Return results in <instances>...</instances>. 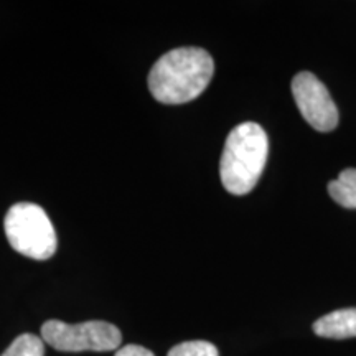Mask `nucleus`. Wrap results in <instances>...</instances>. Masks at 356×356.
Returning a JSON list of instances; mask_svg holds the SVG:
<instances>
[{
    "label": "nucleus",
    "instance_id": "obj_1",
    "mask_svg": "<svg viewBox=\"0 0 356 356\" xmlns=\"http://www.w3.org/2000/svg\"><path fill=\"white\" fill-rule=\"evenodd\" d=\"M215 63L203 48L184 47L160 56L149 73V89L162 104H185L210 84Z\"/></svg>",
    "mask_w": 356,
    "mask_h": 356
},
{
    "label": "nucleus",
    "instance_id": "obj_2",
    "mask_svg": "<svg viewBox=\"0 0 356 356\" xmlns=\"http://www.w3.org/2000/svg\"><path fill=\"white\" fill-rule=\"evenodd\" d=\"M269 139L259 124L243 122L229 132L225 142L220 177L221 184L231 195H248L264 172Z\"/></svg>",
    "mask_w": 356,
    "mask_h": 356
},
{
    "label": "nucleus",
    "instance_id": "obj_3",
    "mask_svg": "<svg viewBox=\"0 0 356 356\" xmlns=\"http://www.w3.org/2000/svg\"><path fill=\"white\" fill-rule=\"evenodd\" d=\"M3 228L10 246L30 259L47 261L56 252L55 228L40 204L15 203L7 211Z\"/></svg>",
    "mask_w": 356,
    "mask_h": 356
},
{
    "label": "nucleus",
    "instance_id": "obj_4",
    "mask_svg": "<svg viewBox=\"0 0 356 356\" xmlns=\"http://www.w3.org/2000/svg\"><path fill=\"white\" fill-rule=\"evenodd\" d=\"M42 340L58 351H113L121 346L122 333L115 325L102 320L76 325L48 320L42 327Z\"/></svg>",
    "mask_w": 356,
    "mask_h": 356
},
{
    "label": "nucleus",
    "instance_id": "obj_5",
    "mask_svg": "<svg viewBox=\"0 0 356 356\" xmlns=\"http://www.w3.org/2000/svg\"><path fill=\"white\" fill-rule=\"evenodd\" d=\"M292 95L302 118L315 131L330 132L338 126V109L325 84L309 71L292 79Z\"/></svg>",
    "mask_w": 356,
    "mask_h": 356
},
{
    "label": "nucleus",
    "instance_id": "obj_6",
    "mask_svg": "<svg viewBox=\"0 0 356 356\" xmlns=\"http://www.w3.org/2000/svg\"><path fill=\"white\" fill-rule=\"evenodd\" d=\"M314 332L322 338L345 340L356 337V307L323 315L314 323Z\"/></svg>",
    "mask_w": 356,
    "mask_h": 356
},
{
    "label": "nucleus",
    "instance_id": "obj_7",
    "mask_svg": "<svg viewBox=\"0 0 356 356\" xmlns=\"http://www.w3.org/2000/svg\"><path fill=\"white\" fill-rule=\"evenodd\" d=\"M328 193L340 207L356 210V168H346L328 184Z\"/></svg>",
    "mask_w": 356,
    "mask_h": 356
},
{
    "label": "nucleus",
    "instance_id": "obj_8",
    "mask_svg": "<svg viewBox=\"0 0 356 356\" xmlns=\"http://www.w3.org/2000/svg\"><path fill=\"white\" fill-rule=\"evenodd\" d=\"M44 341L32 333H24L12 341V345L3 351L2 356H43Z\"/></svg>",
    "mask_w": 356,
    "mask_h": 356
},
{
    "label": "nucleus",
    "instance_id": "obj_9",
    "mask_svg": "<svg viewBox=\"0 0 356 356\" xmlns=\"http://www.w3.org/2000/svg\"><path fill=\"white\" fill-rule=\"evenodd\" d=\"M168 356H220L218 348L210 341L193 340L178 343L168 351Z\"/></svg>",
    "mask_w": 356,
    "mask_h": 356
},
{
    "label": "nucleus",
    "instance_id": "obj_10",
    "mask_svg": "<svg viewBox=\"0 0 356 356\" xmlns=\"http://www.w3.org/2000/svg\"><path fill=\"white\" fill-rule=\"evenodd\" d=\"M114 356H154V353L140 345H127L115 351Z\"/></svg>",
    "mask_w": 356,
    "mask_h": 356
}]
</instances>
